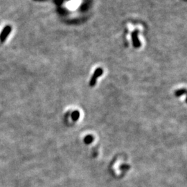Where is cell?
<instances>
[{
  "label": "cell",
  "instance_id": "1",
  "mask_svg": "<svg viewBox=\"0 0 187 187\" xmlns=\"http://www.w3.org/2000/svg\"><path fill=\"white\" fill-rule=\"evenodd\" d=\"M102 74H103V70H102V69H101V68H99V69H97V70L95 71L94 74V75L92 77V78H91V81H90V83L91 87H93V86L95 85L96 81H97V78H99V76H101Z\"/></svg>",
  "mask_w": 187,
  "mask_h": 187
},
{
  "label": "cell",
  "instance_id": "2",
  "mask_svg": "<svg viewBox=\"0 0 187 187\" xmlns=\"http://www.w3.org/2000/svg\"><path fill=\"white\" fill-rule=\"evenodd\" d=\"M11 26H6L5 28H4L3 31H2L1 35H0V41L1 42H4L5 41L6 38H7V36L8 35V34L11 32Z\"/></svg>",
  "mask_w": 187,
  "mask_h": 187
},
{
  "label": "cell",
  "instance_id": "3",
  "mask_svg": "<svg viewBox=\"0 0 187 187\" xmlns=\"http://www.w3.org/2000/svg\"><path fill=\"white\" fill-rule=\"evenodd\" d=\"M137 33L138 31H134L132 34V36H133V44L134 47H140V42L138 40L137 38Z\"/></svg>",
  "mask_w": 187,
  "mask_h": 187
},
{
  "label": "cell",
  "instance_id": "4",
  "mask_svg": "<svg viewBox=\"0 0 187 187\" xmlns=\"http://www.w3.org/2000/svg\"><path fill=\"white\" fill-rule=\"evenodd\" d=\"M186 94V90L185 89H183V90H177V92H175V95L176 97H181V96L185 94Z\"/></svg>",
  "mask_w": 187,
  "mask_h": 187
},
{
  "label": "cell",
  "instance_id": "5",
  "mask_svg": "<svg viewBox=\"0 0 187 187\" xmlns=\"http://www.w3.org/2000/svg\"><path fill=\"white\" fill-rule=\"evenodd\" d=\"M79 117V112L78 111L76 112H74V114H73V118H74V120H77Z\"/></svg>",
  "mask_w": 187,
  "mask_h": 187
}]
</instances>
